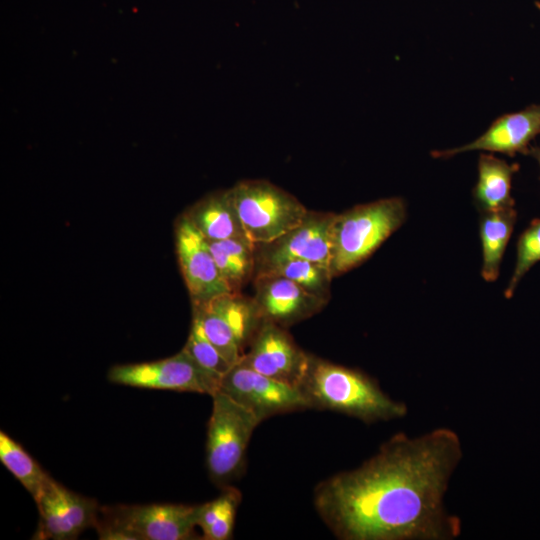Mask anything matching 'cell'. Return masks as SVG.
<instances>
[{
    "mask_svg": "<svg viewBox=\"0 0 540 540\" xmlns=\"http://www.w3.org/2000/svg\"><path fill=\"white\" fill-rule=\"evenodd\" d=\"M108 380L130 387L212 396L219 390L221 376L201 366L182 349L161 360L115 365L108 372Z\"/></svg>",
    "mask_w": 540,
    "mask_h": 540,
    "instance_id": "7",
    "label": "cell"
},
{
    "mask_svg": "<svg viewBox=\"0 0 540 540\" xmlns=\"http://www.w3.org/2000/svg\"><path fill=\"white\" fill-rule=\"evenodd\" d=\"M207 242L219 271L234 289L254 268L255 245L238 238Z\"/></svg>",
    "mask_w": 540,
    "mask_h": 540,
    "instance_id": "20",
    "label": "cell"
},
{
    "mask_svg": "<svg viewBox=\"0 0 540 540\" xmlns=\"http://www.w3.org/2000/svg\"><path fill=\"white\" fill-rule=\"evenodd\" d=\"M297 388L309 409L342 413L367 424L407 414V406L390 398L374 378L312 355L308 356Z\"/></svg>",
    "mask_w": 540,
    "mask_h": 540,
    "instance_id": "2",
    "label": "cell"
},
{
    "mask_svg": "<svg viewBox=\"0 0 540 540\" xmlns=\"http://www.w3.org/2000/svg\"><path fill=\"white\" fill-rule=\"evenodd\" d=\"M198 505L146 504L100 508L96 530L103 540L196 539Z\"/></svg>",
    "mask_w": 540,
    "mask_h": 540,
    "instance_id": "4",
    "label": "cell"
},
{
    "mask_svg": "<svg viewBox=\"0 0 540 540\" xmlns=\"http://www.w3.org/2000/svg\"><path fill=\"white\" fill-rule=\"evenodd\" d=\"M219 391L252 412L260 422L274 415L309 409L297 387L263 375L242 362L221 377Z\"/></svg>",
    "mask_w": 540,
    "mask_h": 540,
    "instance_id": "9",
    "label": "cell"
},
{
    "mask_svg": "<svg viewBox=\"0 0 540 540\" xmlns=\"http://www.w3.org/2000/svg\"><path fill=\"white\" fill-rule=\"evenodd\" d=\"M265 275L285 277L309 293L323 299H325L329 283L333 278L328 267L305 259H290L280 262L258 273L257 277Z\"/></svg>",
    "mask_w": 540,
    "mask_h": 540,
    "instance_id": "22",
    "label": "cell"
},
{
    "mask_svg": "<svg viewBox=\"0 0 540 540\" xmlns=\"http://www.w3.org/2000/svg\"><path fill=\"white\" fill-rule=\"evenodd\" d=\"M308 356L278 324L262 320L240 362L263 375L297 387Z\"/></svg>",
    "mask_w": 540,
    "mask_h": 540,
    "instance_id": "12",
    "label": "cell"
},
{
    "mask_svg": "<svg viewBox=\"0 0 540 540\" xmlns=\"http://www.w3.org/2000/svg\"><path fill=\"white\" fill-rule=\"evenodd\" d=\"M462 458L458 435L437 428L416 438L398 433L361 466L314 489L317 514L341 540H450L459 518L444 507Z\"/></svg>",
    "mask_w": 540,
    "mask_h": 540,
    "instance_id": "1",
    "label": "cell"
},
{
    "mask_svg": "<svg viewBox=\"0 0 540 540\" xmlns=\"http://www.w3.org/2000/svg\"><path fill=\"white\" fill-rule=\"evenodd\" d=\"M540 261V219L533 220L520 235L513 274L504 292L511 298L524 275Z\"/></svg>",
    "mask_w": 540,
    "mask_h": 540,
    "instance_id": "24",
    "label": "cell"
},
{
    "mask_svg": "<svg viewBox=\"0 0 540 540\" xmlns=\"http://www.w3.org/2000/svg\"><path fill=\"white\" fill-rule=\"evenodd\" d=\"M185 215L209 241L248 240L229 190L204 198Z\"/></svg>",
    "mask_w": 540,
    "mask_h": 540,
    "instance_id": "16",
    "label": "cell"
},
{
    "mask_svg": "<svg viewBox=\"0 0 540 540\" xmlns=\"http://www.w3.org/2000/svg\"><path fill=\"white\" fill-rule=\"evenodd\" d=\"M206 441V467L211 480L226 487L244 471L248 444L261 423L248 409L217 391Z\"/></svg>",
    "mask_w": 540,
    "mask_h": 540,
    "instance_id": "5",
    "label": "cell"
},
{
    "mask_svg": "<svg viewBox=\"0 0 540 540\" xmlns=\"http://www.w3.org/2000/svg\"><path fill=\"white\" fill-rule=\"evenodd\" d=\"M535 5H536V7L540 10V2L536 1V2H535Z\"/></svg>",
    "mask_w": 540,
    "mask_h": 540,
    "instance_id": "27",
    "label": "cell"
},
{
    "mask_svg": "<svg viewBox=\"0 0 540 540\" xmlns=\"http://www.w3.org/2000/svg\"><path fill=\"white\" fill-rule=\"evenodd\" d=\"M175 245L181 273L193 306L233 292L219 271L206 238L186 215H182L176 223Z\"/></svg>",
    "mask_w": 540,
    "mask_h": 540,
    "instance_id": "10",
    "label": "cell"
},
{
    "mask_svg": "<svg viewBox=\"0 0 540 540\" xmlns=\"http://www.w3.org/2000/svg\"><path fill=\"white\" fill-rule=\"evenodd\" d=\"M335 214L309 212L296 228L275 241L257 245V274L286 260H310L330 269Z\"/></svg>",
    "mask_w": 540,
    "mask_h": 540,
    "instance_id": "11",
    "label": "cell"
},
{
    "mask_svg": "<svg viewBox=\"0 0 540 540\" xmlns=\"http://www.w3.org/2000/svg\"><path fill=\"white\" fill-rule=\"evenodd\" d=\"M193 307L210 342L231 365L240 362L262 322L256 305L229 292Z\"/></svg>",
    "mask_w": 540,
    "mask_h": 540,
    "instance_id": "8",
    "label": "cell"
},
{
    "mask_svg": "<svg viewBox=\"0 0 540 540\" xmlns=\"http://www.w3.org/2000/svg\"><path fill=\"white\" fill-rule=\"evenodd\" d=\"M517 218L515 207L481 212L479 233L482 245L481 274L485 281H496L501 262Z\"/></svg>",
    "mask_w": 540,
    "mask_h": 540,
    "instance_id": "17",
    "label": "cell"
},
{
    "mask_svg": "<svg viewBox=\"0 0 540 540\" xmlns=\"http://www.w3.org/2000/svg\"><path fill=\"white\" fill-rule=\"evenodd\" d=\"M240 500V492L226 486L217 498L198 505L197 527L202 530L201 539H230Z\"/></svg>",
    "mask_w": 540,
    "mask_h": 540,
    "instance_id": "18",
    "label": "cell"
},
{
    "mask_svg": "<svg viewBox=\"0 0 540 540\" xmlns=\"http://www.w3.org/2000/svg\"><path fill=\"white\" fill-rule=\"evenodd\" d=\"M248 240L268 244L299 226L309 211L290 193L265 180H245L229 189Z\"/></svg>",
    "mask_w": 540,
    "mask_h": 540,
    "instance_id": "6",
    "label": "cell"
},
{
    "mask_svg": "<svg viewBox=\"0 0 540 540\" xmlns=\"http://www.w3.org/2000/svg\"><path fill=\"white\" fill-rule=\"evenodd\" d=\"M528 155L532 156L538 162V165L540 167V147L531 146Z\"/></svg>",
    "mask_w": 540,
    "mask_h": 540,
    "instance_id": "26",
    "label": "cell"
},
{
    "mask_svg": "<svg viewBox=\"0 0 540 540\" xmlns=\"http://www.w3.org/2000/svg\"><path fill=\"white\" fill-rule=\"evenodd\" d=\"M0 460L34 500L52 480L38 462L4 431L0 432Z\"/></svg>",
    "mask_w": 540,
    "mask_h": 540,
    "instance_id": "19",
    "label": "cell"
},
{
    "mask_svg": "<svg viewBox=\"0 0 540 540\" xmlns=\"http://www.w3.org/2000/svg\"><path fill=\"white\" fill-rule=\"evenodd\" d=\"M540 134V104L504 114L494 120L478 138L456 148L436 150L434 158H450L468 151H487L514 157L528 155L531 142Z\"/></svg>",
    "mask_w": 540,
    "mask_h": 540,
    "instance_id": "13",
    "label": "cell"
},
{
    "mask_svg": "<svg viewBox=\"0 0 540 540\" xmlns=\"http://www.w3.org/2000/svg\"><path fill=\"white\" fill-rule=\"evenodd\" d=\"M256 307L262 320L289 325L315 313L325 299L315 296L295 282L275 275L257 277Z\"/></svg>",
    "mask_w": 540,
    "mask_h": 540,
    "instance_id": "14",
    "label": "cell"
},
{
    "mask_svg": "<svg viewBox=\"0 0 540 540\" xmlns=\"http://www.w3.org/2000/svg\"><path fill=\"white\" fill-rule=\"evenodd\" d=\"M183 349L201 366L221 377L233 366L210 342L199 320L194 316L191 330Z\"/></svg>",
    "mask_w": 540,
    "mask_h": 540,
    "instance_id": "25",
    "label": "cell"
},
{
    "mask_svg": "<svg viewBox=\"0 0 540 540\" xmlns=\"http://www.w3.org/2000/svg\"><path fill=\"white\" fill-rule=\"evenodd\" d=\"M402 198H384L336 215L332 225L330 272L338 276L367 259L404 223Z\"/></svg>",
    "mask_w": 540,
    "mask_h": 540,
    "instance_id": "3",
    "label": "cell"
},
{
    "mask_svg": "<svg viewBox=\"0 0 540 540\" xmlns=\"http://www.w3.org/2000/svg\"><path fill=\"white\" fill-rule=\"evenodd\" d=\"M54 490L60 506L79 534L96 528L101 506L95 499L74 493L56 481Z\"/></svg>",
    "mask_w": 540,
    "mask_h": 540,
    "instance_id": "23",
    "label": "cell"
},
{
    "mask_svg": "<svg viewBox=\"0 0 540 540\" xmlns=\"http://www.w3.org/2000/svg\"><path fill=\"white\" fill-rule=\"evenodd\" d=\"M51 480L34 500L39 511V523L34 539L72 540L80 534L67 518L60 506Z\"/></svg>",
    "mask_w": 540,
    "mask_h": 540,
    "instance_id": "21",
    "label": "cell"
},
{
    "mask_svg": "<svg viewBox=\"0 0 540 540\" xmlns=\"http://www.w3.org/2000/svg\"><path fill=\"white\" fill-rule=\"evenodd\" d=\"M518 170V163L510 164L492 154H480L478 180L472 191L474 202L480 212L514 207L511 195L512 179Z\"/></svg>",
    "mask_w": 540,
    "mask_h": 540,
    "instance_id": "15",
    "label": "cell"
}]
</instances>
